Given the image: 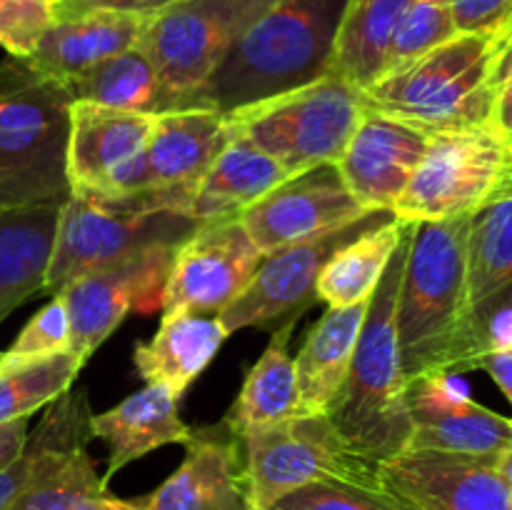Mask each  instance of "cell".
<instances>
[{
  "label": "cell",
  "mask_w": 512,
  "mask_h": 510,
  "mask_svg": "<svg viewBox=\"0 0 512 510\" xmlns=\"http://www.w3.org/2000/svg\"><path fill=\"white\" fill-rule=\"evenodd\" d=\"M468 223H413L408 235L395 333L405 383L433 370H470L480 360L470 320Z\"/></svg>",
  "instance_id": "cell-1"
},
{
  "label": "cell",
  "mask_w": 512,
  "mask_h": 510,
  "mask_svg": "<svg viewBox=\"0 0 512 510\" xmlns=\"http://www.w3.org/2000/svg\"><path fill=\"white\" fill-rule=\"evenodd\" d=\"M408 235L410 230L395 248L388 270L370 298L353 363L323 413L340 443L355 458L375 468L408 450L413 435L405 398L408 383L395 333V305L408 253Z\"/></svg>",
  "instance_id": "cell-2"
},
{
  "label": "cell",
  "mask_w": 512,
  "mask_h": 510,
  "mask_svg": "<svg viewBox=\"0 0 512 510\" xmlns=\"http://www.w3.org/2000/svg\"><path fill=\"white\" fill-rule=\"evenodd\" d=\"M348 0H273L235 40L203 90L228 115L330 73Z\"/></svg>",
  "instance_id": "cell-3"
},
{
  "label": "cell",
  "mask_w": 512,
  "mask_h": 510,
  "mask_svg": "<svg viewBox=\"0 0 512 510\" xmlns=\"http://www.w3.org/2000/svg\"><path fill=\"white\" fill-rule=\"evenodd\" d=\"M195 185H150L130 193L70 188L60 205L43 293L138 250L180 245L200 223L190 215Z\"/></svg>",
  "instance_id": "cell-4"
},
{
  "label": "cell",
  "mask_w": 512,
  "mask_h": 510,
  "mask_svg": "<svg viewBox=\"0 0 512 510\" xmlns=\"http://www.w3.org/2000/svg\"><path fill=\"white\" fill-rule=\"evenodd\" d=\"M498 55L495 35L458 33L360 90L363 105L425 135L490 125Z\"/></svg>",
  "instance_id": "cell-5"
},
{
  "label": "cell",
  "mask_w": 512,
  "mask_h": 510,
  "mask_svg": "<svg viewBox=\"0 0 512 510\" xmlns=\"http://www.w3.org/2000/svg\"><path fill=\"white\" fill-rule=\"evenodd\" d=\"M365 113L363 95L328 73L300 88L258 100L225 115L240 135L275 160L288 175L335 163Z\"/></svg>",
  "instance_id": "cell-6"
},
{
  "label": "cell",
  "mask_w": 512,
  "mask_h": 510,
  "mask_svg": "<svg viewBox=\"0 0 512 510\" xmlns=\"http://www.w3.org/2000/svg\"><path fill=\"white\" fill-rule=\"evenodd\" d=\"M270 3L273 0H175L150 15L138 45L183 110L205 108L208 80Z\"/></svg>",
  "instance_id": "cell-7"
},
{
  "label": "cell",
  "mask_w": 512,
  "mask_h": 510,
  "mask_svg": "<svg viewBox=\"0 0 512 510\" xmlns=\"http://www.w3.org/2000/svg\"><path fill=\"white\" fill-rule=\"evenodd\" d=\"M250 510L273 508L293 490L323 480L380 488L378 468L355 458L323 413H303L240 435Z\"/></svg>",
  "instance_id": "cell-8"
},
{
  "label": "cell",
  "mask_w": 512,
  "mask_h": 510,
  "mask_svg": "<svg viewBox=\"0 0 512 510\" xmlns=\"http://www.w3.org/2000/svg\"><path fill=\"white\" fill-rule=\"evenodd\" d=\"M512 168V148L493 125L430 135L418 168L393 205L405 223L470 215Z\"/></svg>",
  "instance_id": "cell-9"
},
{
  "label": "cell",
  "mask_w": 512,
  "mask_h": 510,
  "mask_svg": "<svg viewBox=\"0 0 512 510\" xmlns=\"http://www.w3.org/2000/svg\"><path fill=\"white\" fill-rule=\"evenodd\" d=\"M70 108L68 85L25 58L0 60V165L70 190L65 178Z\"/></svg>",
  "instance_id": "cell-10"
},
{
  "label": "cell",
  "mask_w": 512,
  "mask_h": 510,
  "mask_svg": "<svg viewBox=\"0 0 512 510\" xmlns=\"http://www.w3.org/2000/svg\"><path fill=\"white\" fill-rule=\"evenodd\" d=\"M393 218V210H373L343 228L263 255L248 288L218 313L225 333L233 335L245 328L273 333L285 325L298 323L300 315L318 303L315 288L328 260L360 233L378 228Z\"/></svg>",
  "instance_id": "cell-11"
},
{
  "label": "cell",
  "mask_w": 512,
  "mask_h": 510,
  "mask_svg": "<svg viewBox=\"0 0 512 510\" xmlns=\"http://www.w3.org/2000/svg\"><path fill=\"white\" fill-rule=\"evenodd\" d=\"M175 248L178 245L138 250L115 263L78 275L55 293L63 298L68 310L70 353L80 368L133 310H163V293Z\"/></svg>",
  "instance_id": "cell-12"
},
{
  "label": "cell",
  "mask_w": 512,
  "mask_h": 510,
  "mask_svg": "<svg viewBox=\"0 0 512 510\" xmlns=\"http://www.w3.org/2000/svg\"><path fill=\"white\" fill-rule=\"evenodd\" d=\"M260 260L263 253L238 215L205 220L175 248L163 313L218 315L248 288Z\"/></svg>",
  "instance_id": "cell-13"
},
{
  "label": "cell",
  "mask_w": 512,
  "mask_h": 510,
  "mask_svg": "<svg viewBox=\"0 0 512 510\" xmlns=\"http://www.w3.org/2000/svg\"><path fill=\"white\" fill-rule=\"evenodd\" d=\"M155 115L73 100L65 178L70 188L130 193L150 188L148 143Z\"/></svg>",
  "instance_id": "cell-14"
},
{
  "label": "cell",
  "mask_w": 512,
  "mask_h": 510,
  "mask_svg": "<svg viewBox=\"0 0 512 510\" xmlns=\"http://www.w3.org/2000/svg\"><path fill=\"white\" fill-rule=\"evenodd\" d=\"M368 213L373 210H365L353 198L338 165L323 163L288 175L238 218L260 253L268 255L343 228Z\"/></svg>",
  "instance_id": "cell-15"
},
{
  "label": "cell",
  "mask_w": 512,
  "mask_h": 510,
  "mask_svg": "<svg viewBox=\"0 0 512 510\" xmlns=\"http://www.w3.org/2000/svg\"><path fill=\"white\" fill-rule=\"evenodd\" d=\"M413 435L408 450L498 458L512 443V418L475 403L453 370H433L405 388Z\"/></svg>",
  "instance_id": "cell-16"
},
{
  "label": "cell",
  "mask_w": 512,
  "mask_h": 510,
  "mask_svg": "<svg viewBox=\"0 0 512 510\" xmlns=\"http://www.w3.org/2000/svg\"><path fill=\"white\" fill-rule=\"evenodd\" d=\"M380 488L413 510H512L495 458L403 450L378 465Z\"/></svg>",
  "instance_id": "cell-17"
},
{
  "label": "cell",
  "mask_w": 512,
  "mask_h": 510,
  "mask_svg": "<svg viewBox=\"0 0 512 510\" xmlns=\"http://www.w3.org/2000/svg\"><path fill=\"white\" fill-rule=\"evenodd\" d=\"M428 140L430 135L423 130L365 110L335 165L365 210H393L418 168Z\"/></svg>",
  "instance_id": "cell-18"
},
{
  "label": "cell",
  "mask_w": 512,
  "mask_h": 510,
  "mask_svg": "<svg viewBox=\"0 0 512 510\" xmlns=\"http://www.w3.org/2000/svg\"><path fill=\"white\" fill-rule=\"evenodd\" d=\"M238 443L225 420L193 430L180 468L143 498V510H250Z\"/></svg>",
  "instance_id": "cell-19"
},
{
  "label": "cell",
  "mask_w": 512,
  "mask_h": 510,
  "mask_svg": "<svg viewBox=\"0 0 512 510\" xmlns=\"http://www.w3.org/2000/svg\"><path fill=\"white\" fill-rule=\"evenodd\" d=\"M468 293L470 320L483 358L488 323L503 310H512V168L470 213Z\"/></svg>",
  "instance_id": "cell-20"
},
{
  "label": "cell",
  "mask_w": 512,
  "mask_h": 510,
  "mask_svg": "<svg viewBox=\"0 0 512 510\" xmlns=\"http://www.w3.org/2000/svg\"><path fill=\"white\" fill-rule=\"evenodd\" d=\"M145 23V15L113 10L60 13L53 8V20L25 60L68 85L103 60L135 48Z\"/></svg>",
  "instance_id": "cell-21"
},
{
  "label": "cell",
  "mask_w": 512,
  "mask_h": 510,
  "mask_svg": "<svg viewBox=\"0 0 512 510\" xmlns=\"http://www.w3.org/2000/svg\"><path fill=\"white\" fill-rule=\"evenodd\" d=\"M90 418L93 408L83 388L65 390L60 398L45 405V413L28 433L25 448L13 463L0 470V510H8L20 495L50 478L75 453L88 448L93 440Z\"/></svg>",
  "instance_id": "cell-22"
},
{
  "label": "cell",
  "mask_w": 512,
  "mask_h": 510,
  "mask_svg": "<svg viewBox=\"0 0 512 510\" xmlns=\"http://www.w3.org/2000/svg\"><path fill=\"white\" fill-rule=\"evenodd\" d=\"M178 400L180 398L168 385L145 383V388L135 390L115 408L100 415L93 413L90 433L108 445L105 483L128 463L148 455L150 450L173 443H188L193 428L180 420Z\"/></svg>",
  "instance_id": "cell-23"
},
{
  "label": "cell",
  "mask_w": 512,
  "mask_h": 510,
  "mask_svg": "<svg viewBox=\"0 0 512 510\" xmlns=\"http://www.w3.org/2000/svg\"><path fill=\"white\" fill-rule=\"evenodd\" d=\"M225 333L218 315L173 310L163 313L158 333L140 343L133 365L145 383H163L183 395L223 348Z\"/></svg>",
  "instance_id": "cell-24"
},
{
  "label": "cell",
  "mask_w": 512,
  "mask_h": 510,
  "mask_svg": "<svg viewBox=\"0 0 512 510\" xmlns=\"http://www.w3.org/2000/svg\"><path fill=\"white\" fill-rule=\"evenodd\" d=\"M228 135L225 115L215 108L155 115L148 143L150 185H198Z\"/></svg>",
  "instance_id": "cell-25"
},
{
  "label": "cell",
  "mask_w": 512,
  "mask_h": 510,
  "mask_svg": "<svg viewBox=\"0 0 512 510\" xmlns=\"http://www.w3.org/2000/svg\"><path fill=\"white\" fill-rule=\"evenodd\" d=\"M63 203H40L0 213V323L43 293Z\"/></svg>",
  "instance_id": "cell-26"
},
{
  "label": "cell",
  "mask_w": 512,
  "mask_h": 510,
  "mask_svg": "<svg viewBox=\"0 0 512 510\" xmlns=\"http://www.w3.org/2000/svg\"><path fill=\"white\" fill-rule=\"evenodd\" d=\"M368 305L370 300L345 308H328L305 338L303 348L295 355V378L303 413H325L340 390L353 363Z\"/></svg>",
  "instance_id": "cell-27"
},
{
  "label": "cell",
  "mask_w": 512,
  "mask_h": 510,
  "mask_svg": "<svg viewBox=\"0 0 512 510\" xmlns=\"http://www.w3.org/2000/svg\"><path fill=\"white\" fill-rule=\"evenodd\" d=\"M285 178L288 173L270 155L230 133L218 158L195 185L190 215L195 223L235 218Z\"/></svg>",
  "instance_id": "cell-28"
},
{
  "label": "cell",
  "mask_w": 512,
  "mask_h": 510,
  "mask_svg": "<svg viewBox=\"0 0 512 510\" xmlns=\"http://www.w3.org/2000/svg\"><path fill=\"white\" fill-rule=\"evenodd\" d=\"M68 90L73 100L128 110V113L163 115L183 110L180 100L170 93L153 60L140 45L123 50L90 68L80 78L70 80Z\"/></svg>",
  "instance_id": "cell-29"
},
{
  "label": "cell",
  "mask_w": 512,
  "mask_h": 510,
  "mask_svg": "<svg viewBox=\"0 0 512 510\" xmlns=\"http://www.w3.org/2000/svg\"><path fill=\"white\" fill-rule=\"evenodd\" d=\"M413 0H348L330 73L358 90L383 75L400 20Z\"/></svg>",
  "instance_id": "cell-30"
},
{
  "label": "cell",
  "mask_w": 512,
  "mask_h": 510,
  "mask_svg": "<svg viewBox=\"0 0 512 510\" xmlns=\"http://www.w3.org/2000/svg\"><path fill=\"white\" fill-rule=\"evenodd\" d=\"M293 328L295 325H285V328L273 330L268 348L248 370L243 390L225 418L228 428L238 438L253 428H265V425L303 415L298 378H295V358L288 348Z\"/></svg>",
  "instance_id": "cell-31"
},
{
  "label": "cell",
  "mask_w": 512,
  "mask_h": 510,
  "mask_svg": "<svg viewBox=\"0 0 512 510\" xmlns=\"http://www.w3.org/2000/svg\"><path fill=\"white\" fill-rule=\"evenodd\" d=\"M408 230L410 223L393 218L345 243L320 273L315 288L318 300H323L328 308H345L373 298L395 248Z\"/></svg>",
  "instance_id": "cell-32"
},
{
  "label": "cell",
  "mask_w": 512,
  "mask_h": 510,
  "mask_svg": "<svg viewBox=\"0 0 512 510\" xmlns=\"http://www.w3.org/2000/svg\"><path fill=\"white\" fill-rule=\"evenodd\" d=\"M8 510H143V498H115L85 448L50 478L20 495Z\"/></svg>",
  "instance_id": "cell-33"
},
{
  "label": "cell",
  "mask_w": 512,
  "mask_h": 510,
  "mask_svg": "<svg viewBox=\"0 0 512 510\" xmlns=\"http://www.w3.org/2000/svg\"><path fill=\"white\" fill-rule=\"evenodd\" d=\"M75 355L58 353L23 365H0V423L30 418L73 388L80 373Z\"/></svg>",
  "instance_id": "cell-34"
},
{
  "label": "cell",
  "mask_w": 512,
  "mask_h": 510,
  "mask_svg": "<svg viewBox=\"0 0 512 510\" xmlns=\"http://www.w3.org/2000/svg\"><path fill=\"white\" fill-rule=\"evenodd\" d=\"M458 33L460 30L455 25L453 0H413V5L403 15L398 30H395L383 75L423 58V55H428L438 45L448 43Z\"/></svg>",
  "instance_id": "cell-35"
},
{
  "label": "cell",
  "mask_w": 512,
  "mask_h": 510,
  "mask_svg": "<svg viewBox=\"0 0 512 510\" xmlns=\"http://www.w3.org/2000/svg\"><path fill=\"white\" fill-rule=\"evenodd\" d=\"M275 505L280 510H413L383 488H368L343 480L310 483L280 498Z\"/></svg>",
  "instance_id": "cell-36"
},
{
  "label": "cell",
  "mask_w": 512,
  "mask_h": 510,
  "mask_svg": "<svg viewBox=\"0 0 512 510\" xmlns=\"http://www.w3.org/2000/svg\"><path fill=\"white\" fill-rule=\"evenodd\" d=\"M70 350V320L60 295H53L25 323L8 350L0 353V365H23Z\"/></svg>",
  "instance_id": "cell-37"
},
{
  "label": "cell",
  "mask_w": 512,
  "mask_h": 510,
  "mask_svg": "<svg viewBox=\"0 0 512 510\" xmlns=\"http://www.w3.org/2000/svg\"><path fill=\"white\" fill-rule=\"evenodd\" d=\"M48 0H0V48L13 58H28L53 20Z\"/></svg>",
  "instance_id": "cell-38"
},
{
  "label": "cell",
  "mask_w": 512,
  "mask_h": 510,
  "mask_svg": "<svg viewBox=\"0 0 512 510\" xmlns=\"http://www.w3.org/2000/svg\"><path fill=\"white\" fill-rule=\"evenodd\" d=\"M68 193L70 190L58 188V185L48 183V180H40L35 175L0 165V213L40 203H63Z\"/></svg>",
  "instance_id": "cell-39"
},
{
  "label": "cell",
  "mask_w": 512,
  "mask_h": 510,
  "mask_svg": "<svg viewBox=\"0 0 512 510\" xmlns=\"http://www.w3.org/2000/svg\"><path fill=\"white\" fill-rule=\"evenodd\" d=\"M460 33H490L503 38L512 30V0H453Z\"/></svg>",
  "instance_id": "cell-40"
},
{
  "label": "cell",
  "mask_w": 512,
  "mask_h": 510,
  "mask_svg": "<svg viewBox=\"0 0 512 510\" xmlns=\"http://www.w3.org/2000/svg\"><path fill=\"white\" fill-rule=\"evenodd\" d=\"M490 125L512 148V45L500 50L493 75V113Z\"/></svg>",
  "instance_id": "cell-41"
},
{
  "label": "cell",
  "mask_w": 512,
  "mask_h": 510,
  "mask_svg": "<svg viewBox=\"0 0 512 510\" xmlns=\"http://www.w3.org/2000/svg\"><path fill=\"white\" fill-rule=\"evenodd\" d=\"M175 0H60L55 10L60 13H75V10H113V13L130 15H155L158 10L168 8Z\"/></svg>",
  "instance_id": "cell-42"
},
{
  "label": "cell",
  "mask_w": 512,
  "mask_h": 510,
  "mask_svg": "<svg viewBox=\"0 0 512 510\" xmlns=\"http://www.w3.org/2000/svg\"><path fill=\"white\" fill-rule=\"evenodd\" d=\"M28 420L30 418H18L0 423V470L13 463L20 455V450L25 448V440H28L30 433Z\"/></svg>",
  "instance_id": "cell-43"
},
{
  "label": "cell",
  "mask_w": 512,
  "mask_h": 510,
  "mask_svg": "<svg viewBox=\"0 0 512 510\" xmlns=\"http://www.w3.org/2000/svg\"><path fill=\"white\" fill-rule=\"evenodd\" d=\"M475 368L485 370L512 403V350H493L478 360Z\"/></svg>",
  "instance_id": "cell-44"
},
{
  "label": "cell",
  "mask_w": 512,
  "mask_h": 510,
  "mask_svg": "<svg viewBox=\"0 0 512 510\" xmlns=\"http://www.w3.org/2000/svg\"><path fill=\"white\" fill-rule=\"evenodd\" d=\"M495 470H498V475L503 478V483L508 485V490L512 493V443L495 458Z\"/></svg>",
  "instance_id": "cell-45"
},
{
  "label": "cell",
  "mask_w": 512,
  "mask_h": 510,
  "mask_svg": "<svg viewBox=\"0 0 512 510\" xmlns=\"http://www.w3.org/2000/svg\"><path fill=\"white\" fill-rule=\"evenodd\" d=\"M495 40H498V48H500V50L508 48V45H512V30H510L508 35H503V38H495Z\"/></svg>",
  "instance_id": "cell-46"
},
{
  "label": "cell",
  "mask_w": 512,
  "mask_h": 510,
  "mask_svg": "<svg viewBox=\"0 0 512 510\" xmlns=\"http://www.w3.org/2000/svg\"><path fill=\"white\" fill-rule=\"evenodd\" d=\"M260 510H280V508H278V505H273V508H260Z\"/></svg>",
  "instance_id": "cell-47"
},
{
  "label": "cell",
  "mask_w": 512,
  "mask_h": 510,
  "mask_svg": "<svg viewBox=\"0 0 512 510\" xmlns=\"http://www.w3.org/2000/svg\"><path fill=\"white\" fill-rule=\"evenodd\" d=\"M48 3H53V5H58V3H60V0H48Z\"/></svg>",
  "instance_id": "cell-48"
}]
</instances>
